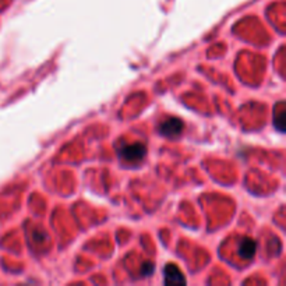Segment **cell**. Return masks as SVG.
I'll list each match as a JSON object with an SVG mask.
<instances>
[{"label":"cell","mask_w":286,"mask_h":286,"mask_svg":"<svg viewBox=\"0 0 286 286\" xmlns=\"http://www.w3.org/2000/svg\"><path fill=\"white\" fill-rule=\"evenodd\" d=\"M119 152H120V157H122L124 161H127V162H138V161H141V159L145 157L147 148H145L144 144L134 143L129 144V145H124Z\"/></svg>","instance_id":"6da1fadb"},{"label":"cell","mask_w":286,"mask_h":286,"mask_svg":"<svg viewBox=\"0 0 286 286\" xmlns=\"http://www.w3.org/2000/svg\"><path fill=\"white\" fill-rule=\"evenodd\" d=\"M159 131H161V134H164L166 137L179 136L180 133L183 131V122L176 119V117L166 119L159 124Z\"/></svg>","instance_id":"7a4b0ae2"},{"label":"cell","mask_w":286,"mask_h":286,"mask_svg":"<svg viewBox=\"0 0 286 286\" xmlns=\"http://www.w3.org/2000/svg\"><path fill=\"white\" fill-rule=\"evenodd\" d=\"M165 284L173 285H185L186 279L179 270V267L175 264H168L165 267Z\"/></svg>","instance_id":"3957f363"},{"label":"cell","mask_w":286,"mask_h":286,"mask_svg":"<svg viewBox=\"0 0 286 286\" xmlns=\"http://www.w3.org/2000/svg\"><path fill=\"white\" fill-rule=\"evenodd\" d=\"M237 251H239V254L242 256V258H244V260H251V258L256 256L257 243H256V240H253L250 237H243V239L239 242Z\"/></svg>","instance_id":"277c9868"},{"label":"cell","mask_w":286,"mask_h":286,"mask_svg":"<svg viewBox=\"0 0 286 286\" xmlns=\"http://www.w3.org/2000/svg\"><path fill=\"white\" fill-rule=\"evenodd\" d=\"M277 120H275V126L278 127L279 131H284V129H285V126H284V120H285V110L284 109H281V112H279V114L275 117Z\"/></svg>","instance_id":"5b68a950"},{"label":"cell","mask_w":286,"mask_h":286,"mask_svg":"<svg viewBox=\"0 0 286 286\" xmlns=\"http://www.w3.org/2000/svg\"><path fill=\"white\" fill-rule=\"evenodd\" d=\"M154 272V264L152 263H145L143 267V275L144 277H148Z\"/></svg>","instance_id":"8992f818"}]
</instances>
